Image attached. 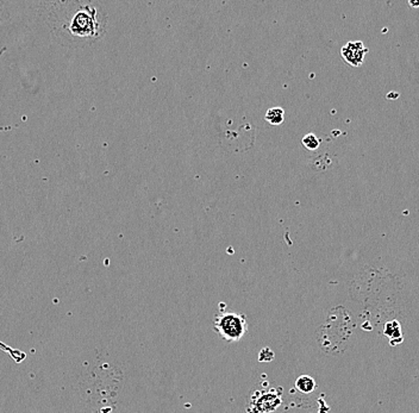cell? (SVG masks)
Wrapping results in <instances>:
<instances>
[{"instance_id": "cell-4", "label": "cell", "mask_w": 419, "mask_h": 413, "mask_svg": "<svg viewBox=\"0 0 419 413\" xmlns=\"http://www.w3.org/2000/svg\"><path fill=\"white\" fill-rule=\"evenodd\" d=\"M368 51V48H366L363 42L361 41L348 42L346 46L341 48V55L343 60L353 67H360L365 62V56Z\"/></svg>"}, {"instance_id": "cell-5", "label": "cell", "mask_w": 419, "mask_h": 413, "mask_svg": "<svg viewBox=\"0 0 419 413\" xmlns=\"http://www.w3.org/2000/svg\"><path fill=\"white\" fill-rule=\"evenodd\" d=\"M295 387H296V389L299 390V392L305 393V394H308V393H312L315 390L316 382L311 376L302 375V376H299L298 379H296Z\"/></svg>"}, {"instance_id": "cell-2", "label": "cell", "mask_w": 419, "mask_h": 413, "mask_svg": "<svg viewBox=\"0 0 419 413\" xmlns=\"http://www.w3.org/2000/svg\"><path fill=\"white\" fill-rule=\"evenodd\" d=\"M214 329L224 341L236 343L246 336L248 322L246 316L236 312H223L215 317Z\"/></svg>"}, {"instance_id": "cell-1", "label": "cell", "mask_w": 419, "mask_h": 413, "mask_svg": "<svg viewBox=\"0 0 419 413\" xmlns=\"http://www.w3.org/2000/svg\"><path fill=\"white\" fill-rule=\"evenodd\" d=\"M72 10L69 11L70 18L63 23L64 30L70 38L91 43L102 36L106 17L100 10L82 4H76V8Z\"/></svg>"}, {"instance_id": "cell-6", "label": "cell", "mask_w": 419, "mask_h": 413, "mask_svg": "<svg viewBox=\"0 0 419 413\" xmlns=\"http://www.w3.org/2000/svg\"><path fill=\"white\" fill-rule=\"evenodd\" d=\"M264 119L272 125H280L285 121V111L281 108H272L266 112Z\"/></svg>"}, {"instance_id": "cell-7", "label": "cell", "mask_w": 419, "mask_h": 413, "mask_svg": "<svg viewBox=\"0 0 419 413\" xmlns=\"http://www.w3.org/2000/svg\"><path fill=\"white\" fill-rule=\"evenodd\" d=\"M301 143H302V146L306 148V149L315 151V150L318 149L319 146H321V140H319V138L316 136L315 134H312V132H311V134L305 135V136L302 137Z\"/></svg>"}, {"instance_id": "cell-8", "label": "cell", "mask_w": 419, "mask_h": 413, "mask_svg": "<svg viewBox=\"0 0 419 413\" xmlns=\"http://www.w3.org/2000/svg\"><path fill=\"white\" fill-rule=\"evenodd\" d=\"M408 5H410L411 8H413V9H419V2H414V0H411V2H408Z\"/></svg>"}, {"instance_id": "cell-3", "label": "cell", "mask_w": 419, "mask_h": 413, "mask_svg": "<svg viewBox=\"0 0 419 413\" xmlns=\"http://www.w3.org/2000/svg\"><path fill=\"white\" fill-rule=\"evenodd\" d=\"M282 404L281 388L253 389L248 400L247 413H275Z\"/></svg>"}]
</instances>
